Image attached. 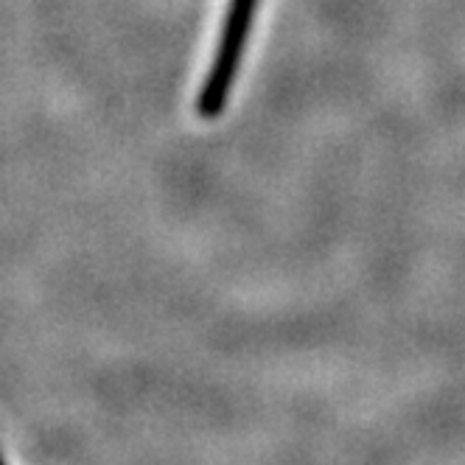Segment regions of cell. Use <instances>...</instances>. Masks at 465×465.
I'll list each match as a JSON object with an SVG mask.
<instances>
[{"mask_svg":"<svg viewBox=\"0 0 465 465\" xmlns=\"http://www.w3.org/2000/svg\"><path fill=\"white\" fill-rule=\"evenodd\" d=\"M255 9H258V0H230L222 35H219V45L213 54V68L203 84V93H199V102H196L199 118H216L224 110V102L232 90V79L239 74V64H242L244 48H247Z\"/></svg>","mask_w":465,"mask_h":465,"instance_id":"obj_1","label":"cell"}]
</instances>
